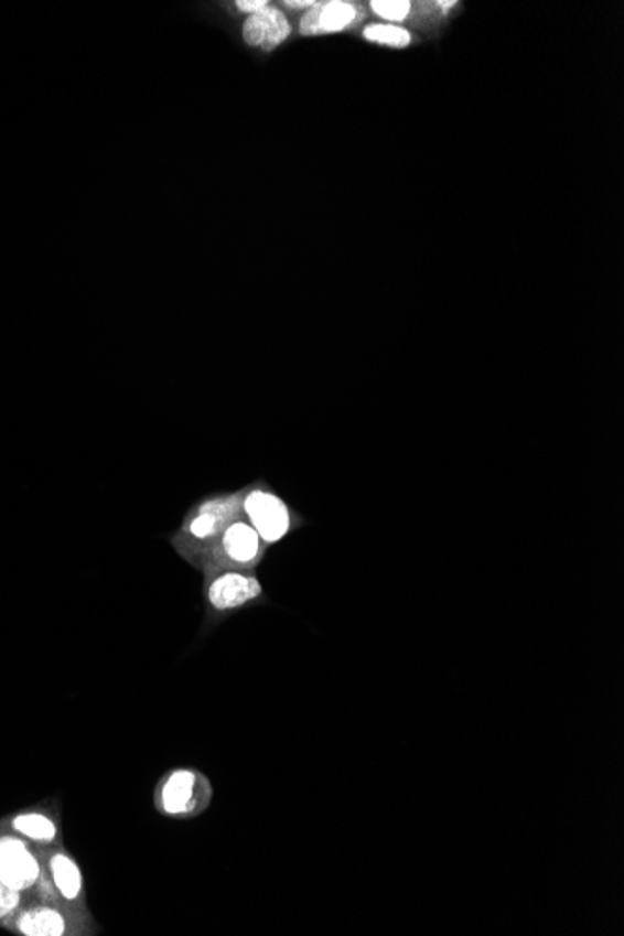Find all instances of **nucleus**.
<instances>
[{"label":"nucleus","instance_id":"9","mask_svg":"<svg viewBox=\"0 0 624 936\" xmlns=\"http://www.w3.org/2000/svg\"><path fill=\"white\" fill-rule=\"evenodd\" d=\"M0 825L26 839L34 847H53V844L62 843L61 822L50 809H23L0 820Z\"/></svg>","mask_w":624,"mask_h":936},{"label":"nucleus","instance_id":"13","mask_svg":"<svg viewBox=\"0 0 624 936\" xmlns=\"http://www.w3.org/2000/svg\"><path fill=\"white\" fill-rule=\"evenodd\" d=\"M29 897L23 892H19L15 887L10 886L2 876H0V924L7 922L13 912L19 911L25 905Z\"/></svg>","mask_w":624,"mask_h":936},{"label":"nucleus","instance_id":"3","mask_svg":"<svg viewBox=\"0 0 624 936\" xmlns=\"http://www.w3.org/2000/svg\"><path fill=\"white\" fill-rule=\"evenodd\" d=\"M0 876L29 900L58 901L40 849L0 825Z\"/></svg>","mask_w":624,"mask_h":936},{"label":"nucleus","instance_id":"12","mask_svg":"<svg viewBox=\"0 0 624 936\" xmlns=\"http://www.w3.org/2000/svg\"><path fill=\"white\" fill-rule=\"evenodd\" d=\"M363 34L368 42L381 43V45H389V47H397V50H402L411 42L410 32L406 29L397 25H384V23L368 25Z\"/></svg>","mask_w":624,"mask_h":936},{"label":"nucleus","instance_id":"15","mask_svg":"<svg viewBox=\"0 0 624 936\" xmlns=\"http://www.w3.org/2000/svg\"><path fill=\"white\" fill-rule=\"evenodd\" d=\"M236 7H238L239 12H249L252 15V13L262 12L263 8H268V2L266 0H238Z\"/></svg>","mask_w":624,"mask_h":936},{"label":"nucleus","instance_id":"14","mask_svg":"<svg viewBox=\"0 0 624 936\" xmlns=\"http://www.w3.org/2000/svg\"><path fill=\"white\" fill-rule=\"evenodd\" d=\"M370 8L376 15L387 21H405L410 13L411 4L406 0H374Z\"/></svg>","mask_w":624,"mask_h":936},{"label":"nucleus","instance_id":"7","mask_svg":"<svg viewBox=\"0 0 624 936\" xmlns=\"http://www.w3.org/2000/svg\"><path fill=\"white\" fill-rule=\"evenodd\" d=\"M263 599L255 570H219L204 574V600L212 617H225Z\"/></svg>","mask_w":624,"mask_h":936},{"label":"nucleus","instance_id":"16","mask_svg":"<svg viewBox=\"0 0 624 936\" xmlns=\"http://www.w3.org/2000/svg\"><path fill=\"white\" fill-rule=\"evenodd\" d=\"M284 4L290 8H309V10H311V8L316 7L319 2H316V0H287Z\"/></svg>","mask_w":624,"mask_h":936},{"label":"nucleus","instance_id":"10","mask_svg":"<svg viewBox=\"0 0 624 936\" xmlns=\"http://www.w3.org/2000/svg\"><path fill=\"white\" fill-rule=\"evenodd\" d=\"M290 36V23L277 8H263L245 21V42L262 51H273Z\"/></svg>","mask_w":624,"mask_h":936},{"label":"nucleus","instance_id":"1","mask_svg":"<svg viewBox=\"0 0 624 936\" xmlns=\"http://www.w3.org/2000/svg\"><path fill=\"white\" fill-rule=\"evenodd\" d=\"M238 518H244V489L203 497L172 535V548L196 569L208 546Z\"/></svg>","mask_w":624,"mask_h":936},{"label":"nucleus","instance_id":"6","mask_svg":"<svg viewBox=\"0 0 624 936\" xmlns=\"http://www.w3.org/2000/svg\"><path fill=\"white\" fill-rule=\"evenodd\" d=\"M244 516L268 548L303 526V518L266 481L245 486Z\"/></svg>","mask_w":624,"mask_h":936},{"label":"nucleus","instance_id":"17","mask_svg":"<svg viewBox=\"0 0 624 936\" xmlns=\"http://www.w3.org/2000/svg\"><path fill=\"white\" fill-rule=\"evenodd\" d=\"M435 7L443 8V10H449V8L456 7V2H454V0H451V2H438Z\"/></svg>","mask_w":624,"mask_h":936},{"label":"nucleus","instance_id":"11","mask_svg":"<svg viewBox=\"0 0 624 936\" xmlns=\"http://www.w3.org/2000/svg\"><path fill=\"white\" fill-rule=\"evenodd\" d=\"M355 18H357V10L349 2H343V0L319 2L301 19L300 31L305 36L333 34L352 25Z\"/></svg>","mask_w":624,"mask_h":936},{"label":"nucleus","instance_id":"4","mask_svg":"<svg viewBox=\"0 0 624 936\" xmlns=\"http://www.w3.org/2000/svg\"><path fill=\"white\" fill-rule=\"evenodd\" d=\"M214 787L203 772L190 766L172 768L158 779L153 808L166 819H195L209 808Z\"/></svg>","mask_w":624,"mask_h":936},{"label":"nucleus","instance_id":"8","mask_svg":"<svg viewBox=\"0 0 624 936\" xmlns=\"http://www.w3.org/2000/svg\"><path fill=\"white\" fill-rule=\"evenodd\" d=\"M37 849L58 901L66 905L88 906L85 876L74 854L66 851L62 843L53 844V847H37Z\"/></svg>","mask_w":624,"mask_h":936},{"label":"nucleus","instance_id":"2","mask_svg":"<svg viewBox=\"0 0 624 936\" xmlns=\"http://www.w3.org/2000/svg\"><path fill=\"white\" fill-rule=\"evenodd\" d=\"M15 936H93L99 925L88 906L66 905L62 901H26L0 924Z\"/></svg>","mask_w":624,"mask_h":936},{"label":"nucleus","instance_id":"5","mask_svg":"<svg viewBox=\"0 0 624 936\" xmlns=\"http://www.w3.org/2000/svg\"><path fill=\"white\" fill-rule=\"evenodd\" d=\"M266 550L268 545L260 539V535L244 516L233 521L208 546L196 569L203 574L219 570H255L266 556Z\"/></svg>","mask_w":624,"mask_h":936}]
</instances>
